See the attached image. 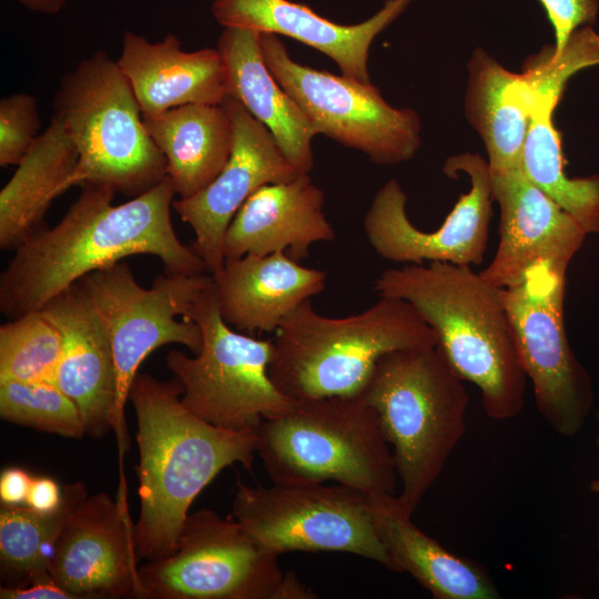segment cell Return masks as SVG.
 <instances>
[{"label": "cell", "mask_w": 599, "mask_h": 599, "mask_svg": "<svg viewBox=\"0 0 599 599\" xmlns=\"http://www.w3.org/2000/svg\"><path fill=\"white\" fill-rule=\"evenodd\" d=\"M78 200L51 229H40L18 248L0 276V311L10 318L40 311L89 273L124 257L156 256L170 275L204 274L193 246L171 222L175 195L166 175L130 201L113 205L115 192L83 184Z\"/></svg>", "instance_id": "cell-1"}, {"label": "cell", "mask_w": 599, "mask_h": 599, "mask_svg": "<svg viewBox=\"0 0 599 599\" xmlns=\"http://www.w3.org/2000/svg\"><path fill=\"white\" fill-rule=\"evenodd\" d=\"M176 378L138 373L128 400L136 416L140 516L134 524L140 560L171 556L197 495L227 466L252 470L256 430L214 426L185 407Z\"/></svg>", "instance_id": "cell-2"}, {"label": "cell", "mask_w": 599, "mask_h": 599, "mask_svg": "<svg viewBox=\"0 0 599 599\" xmlns=\"http://www.w3.org/2000/svg\"><path fill=\"white\" fill-rule=\"evenodd\" d=\"M374 288L382 297L400 298L416 308L454 372L478 387L489 418L520 414L527 376L501 288L470 266L445 262L385 270Z\"/></svg>", "instance_id": "cell-3"}, {"label": "cell", "mask_w": 599, "mask_h": 599, "mask_svg": "<svg viewBox=\"0 0 599 599\" xmlns=\"http://www.w3.org/2000/svg\"><path fill=\"white\" fill-rule=\"evenodd\" d=\"M435 345L434 331L400 298L379 296L362 313L339 318L321 315L308 300L275 331L268 374L294 402L354 396L384 355Z\"/></svg>", "instance_id": "cell-4"}, {"label": "cell", "mask_w": 599, "mask_h": 599, "mask_svg": "<svg viewBox=\"0 0 599 599\" xmlns=\"http://www.w3.org/2000/svg\"><path fill=\"white\" fill-rule=\"evenodd\" d=\"M375 409L402 489L399 508L413 516L466 432L469 397L438 347L390 352L361 393Z\"/></svg>", "instance_id": "cell-5"}, {"label": "cell", "mask_w": 599, "mask_h": 599, "mask_svg": "<svg viewBox=\"0 0 599 599\" xmlns=\"http://www.w3.org/2000/svg\"><path fill=\"white\" fill-rule=\"evenodd\" d=\"M256 432L257 455L272 483L332 480L370 496L396 495L390 446L361 394L295 402Z\"/></svg>", "instance_id": "cell-6"}, {"label": "cell", "mask_w": 599, "mask_h": 599, "mask_svg": "<svg viewBox=\"0 0 599 599\" xmlns=\"http://www.w3.org/2000/svg\"><path fill=\"white\" fill-rule=\"evenodd\" d=\"M53 109L78 150L73 186L99 184L136 196L167 175L129 80L103 50L61 78Z\"/></svg>", "instance_id": "cell-7"}, {"label": "cell", "mask_w": 599, "mask_h": 599, "mask_svg": "<svg viewBox=\"0 0 599 599\" xmlns=\"http://www.w3.org/2000/svg\"><path fill=\"white\" fill-rule=\"evenodd\" d=\"M183 318L199 325L202 347L193 356L170 351L165 364L182 385L181 400L193 414L224 429L257 430L264 419L295 403L270 377L273 341L237 333L223 319L213 280Z\"/></svg>", "instance_id": "cell-8"}, {"label": "cell", "mask_w": 599, "mask_h": 599, "mask_svg": "<svg viewBox=\"0 0 599 599\" xmlns=\"http://www.w3.org/2000/svg\"><path fill=\"white\" fill-rule=\"evenodd\" d=\"M233 518L262 548L290 551H338L397 568L377 531L372 496L337 484L237 481Z\"/></svg>", "instance_id": "cell-9"}, {"label": "cell", "mask_w": 599, "mask_h": 599, "mask_svg": "<svg viewBox=\"0 0 599 599\" xmlns=\"http://www.w3.org/2000/svg\"><path fill=\"white\" fill-rule=\"evenodd\" d=\"M212 282V275H170L155 277L145 288L131 268L121 262L87 274L75 284L101 318L109 334L118 377L113 430L120 461L128 449L124 408L142 362L166 344H182L193 354L202 347V332L192 321H177Z\"/></svg>", "instance_id": "cell-10"}, {"label": "cell", "mask_w": 599, "mask_h": 599, "mask_svg": "<svg viewBox=\"0 0 599 599\" xmlns=\"http://www.w3.org/2000/svg\"><path fill=\"white\" fill-rule=\"evenodd\" d=\"M566 274L565 267L538 262L519 283L501 288V297L539 414L556 434L575 437L586 425L595 394L565 328Z\"/></svg>", "instance_id": "cell-11"}, {"label": "cell", "mask_w": 599, "mask_h": 599, "mask_svg": "<svg viewBox=\"0 0 599 599\" xmlns=\"http://www.w3.org/2000/svg\"><path fill=\"white\" fill-rule=\"evenodd\" d=\"M263 60L301 106L317 134L393 165L410 160L420 145V121L412 109H396L370 83L315 70L294 61L275 33L261 32Z\"/></svg>", "instance_id": "cell-12"}, {"label": "cell", "mask_w": 599, "mask_h": 599, "mask_svg": "<svg viewBox=\"0 0 599 599\" xmlns=\"http://www.w3.org/2000/svg\"><path fill=\"white\" fill-rule=\"evenodd\" d=\"M278 555L233 518L189 514L175 551L140 567L146 599H274L284 577Z\"/></svg>", "instance_id": "cell-13"}, {"label": "cell", "mask_w": 599, "mask_h": 599, "mask_svg": "<svg viewBox=\"0 0 599 599\" xmlns=\"http://www.w3.org/2000/svg\"><path fill=\"white\" fill-rule=\"evenodd\" d=\"M444 172L465 173L470 189L457 201L444 223L432 232L416 227L406 213V194L392 179L375 194L364 217V231L382 258L402 264L445 262L470 266L484 261L491 217V175L481 156H450Z\"/></svg>", "instance_id": "cell-14"}, {"label": "cell", "mask_w": 599, "mask_h": 599, "mask_svg": "<svg viewBox=\"0 0 599 599\" xmlns=\"http://www.w3.org/2000/svg\"><path fill=\"white\" fill-rule=\"evenodd\" d=\"M128 493L87 497L69 516L49 564L50 578L79 598L146 599Z\"/></svg>", "instance_id": "cell-15"}, {"label": "cell", "mask_w": 599, "mask_h": 599, "mask_svg": "<svg viewBox=\"0 0 599 599\" xmlns=\"http://www.w3.org/2000/svg\"><path fill=\"white\" fill-rule=\"evenodd\" d=\"M222 104L229 112L234 134L229 161L205 189L172 203L181 220L193 229V248L210 275L224 264V236L243 203L260 187L290 182L301 174L271 131L243 104L231 97Z\"/></svg>", "instance_id": "cell-16"}, {"label": "cell", "mask_w": 599, "mask_h": 599, "mask_svg": "<svg viewBox=\"0 0 599 599\" xmlns=\"http://www.w3.org/2000/svg\"><path fill=\"white\" fill-rule=\"evenodd\" d=\"M490 175L493 199L500 209L499 243L480 275L505 288L519 283L538 262L568 268L586 238L583 227L520 167Z\"/></svg>", "instance_id": "cell-17"}, {"label": "cell", "mask_w": 599, "mask_h": 599, "mask_svg": "<svg viewBox=\"0 0 599 599\" xmlns=\"http://www.w3.org/2000/svg\"><path fill=\"white\" fill-rule=\"evenodd\" d=\"M59 329L61 355L52 382L79 407L90 437L113 429L118 377L106 328L74 284L40 309Z\"/></svg>", "instance_id": "cell-18"}, {"label": "cell", "mask_w": 599, "mask_h": 599, "mask_svg": "<svg viewBox=\"0 0 599 599\" xmlns=\"http://www.w3.org/2000/svg\"><path fill=\"white\" fill-rule=\"evenodd\" d=\"M412 0H387L373 17L356 24L328 20L308 6L291 0H214L211 11L224 27L290 37L331 58L343 75L370 83L369 48Z\"/></svg>", "instance_id": "cell-19"}, {"label": "cell", "mask_w": 599, "mask_h": 599, "mask_svg": "<svg viewBox=\"0 0 599 599\" xmlns=\"http://www.w3.org/2000/svg\"><path fill=\"white\" fill-rule=\"evenodd\" d=\"M323 205L324 192L308 173L260 187L231 221L224 236V258L278 252L298 262L308 257L313 244L336 237Z\"/></svg>", "instance_id": "cell-20"}, {"label": "cell", "mask_w": 599, "mask_h": 599, "mask_svg": "<svg viewBox=\"0 0 599 599\" xmlns=\"http://www.w3.org/2000/svg\"><path fill=\"white\" fill-rule=\"evenodd\" d=\"M223 319L241 332H275L295 308L326 286V273L284 252L226 258L212 275Z\"/></svg>", "instance_id": "cell-21"}, {"label": "cell", "mask_w": 599, "mask_h": 599, "mask_svg": "<svg viewBox=\"0 0 599 599\" xmlns=\"http://www.w3.org/2000/svg\"><path fill=\"white\" fill-rule=\"evenodd\" d=\"M116 62L133 89L142 114H156L190 103L221 104L227 97L217 48L184 51L173 33L150 42L125 31Z\"/></svg>", "instance_id": "cell-22"}, {"label": "cell", "mask_w": 599, "mask_h": 599, "mask_svg": "<svg viewBox=\"0 0 599 599\" xmlns=\"http://www.w3.org/2000/svg\"><path fill=\"white\" fill-rule=\"evenodd\" d=\"M216 48L224 64L227 97L237 100L271 131L301 173H309L314 164L312 140L317 133L266 67L261 32L224 27Z\"/></svg>", "instance_id": "cell-23"}, {"label": "cell", "mask_w": 599, "mask_h": 599, "mask_svg": "<svg viewBox=\"0 0 599 599\" xmlns=\"http://www.w3.org/2000/svg\"><path fill=\"white\" fill-rule=\"evenodd\" d=\"M379 537L397 572H408L436 599H497L500 593L479 562L455 555L402 511L396 495L372 496Z\"/></svg>", "instance_id": "cell-24"}, {"label": "cell", "mask_w": 599, "mask_h": 599, "mask_svg": "<svg viewBox=\"0 0 599 599\" xmlns=\"http://www.w3.org/2000/svg\"><path fill=\"white\" fill-rule=\"evenodd\" d=\"M77 146L62 121L52 115L0 191V247L18 248L42 229L52 201L73 186Z\"/></svg>", "instance_id": "cell-25"}, {"label": "cell", "mask_w": 599, "mask_h": 599, "mask_svg": "<svg viewBox=\"0 0 599 599\" xmlns=\"http://www.w3.org/2000/svg\"><path fill=\"white\" fill-rule=\"evenodd\" d=\"M142 115L149 134L166 159L167 176L180 197L205 189L229 161L234 134L222 103H190Z\"/></svg>", "instance_id": "cell-26"}, {"label": "cell", "mask_w": 599, "mask_h": 599, "mask_svg": "<svg viewBox=\"0 0 599 599\" xmlns=\"http://www.w3.org/2000/svg\"><path fill=\"white\" fill-rule=\"evenodd\" d=\"M468 121L484 141L491 173L520 167L530 115L519 90V74L505 69L483 49L469 64Z\"/></svg>", "instance_id": "cell-27"}, {"label": "cell", "mask_w": 599, "mask_h": 599, "mask_svg": "<svg viewBox=\"0 0 599 599\" xmlns=\"http://www.w3.org/2000/svg\"><path fill=\"white\" fill-rule=\"evenodd\" d=\"M559 100L532 98L529 126L521 154L524 174L570 214L587 232L599 233V174L569 177L565 172L559 132L552 114Z\"/></svg>", "instance_id": "cell-28"}, {"label": "cell", "mask_w": 599, "mask_h": 599, "mask_svg": "<svg viewBox=\"0 0 599 599\" xmlns=\"http://www.w3.org/2000/svg\"><path fill=\"white\" fill-rule=\"evenodd\" d=\"M85 486L62 488L60 507L49 514L28 506L0 508V566L7 587H26L50 580L49 564L55 542L71 512L87 498Z\"/></svg>", "instance_id": "cell-29"}, {"label": "cell", "mask_w": 599, "mask_h": 599, "mask_svg": "<svg viewBox=\"0 0 599 599\" xmlns=\"http://www.w3.org/2000/svg\"><path fill=\"white\" fill-rule=\"evenodd\" d=\"M62 349L54 324L34 311L0 327V382L52 380Z\"/></svg>", "instance_id": "cell-30"}, {"label": "cell", "mask_w": 599, "mask_h": 599, "mask_svg": "<svg viewBox=\"0 0 599 599\" xmlns=\"http://www.w3.org/2000/svg\"><path fill=\"white\" fill-rule=\"evenodd\" d=\"M0 416L63 437L87 435L78 405L52 380L0 382Z\"/></svg>", "instance_id": "cell-31"}, {"label": "cell", "mask_w": 599, "mask_h": 599, "mask_svg": "<svg viewBox=\"0 0 599 599\" xmlns=\"http://www.w3.org/2000/svg\"><path fill=\"white\" fill-rule=\"evenodd\" d=\"M41 122L37 100L13 93L0 101V165H18L38 139Z\"/></svg>", "instance_id": "cell-32"}, {"label": "cell", "mask_w": 599, "mask_h": 599, "mask_svg": "<svg viewBox=\"0 0 599 599\" xmlns=\"http://www.w3.org/2000/svg\"><path fill=\"white\" fill-rule=\"evenodd\" d=\"M555 31V50L561 51L570 34L596 21L598 0H539Z\"/></svg>", "instance_id": "cell-33"}, {"label": "cell", "mask_w": 599, "mask_h": 599, "mask_svg": "<svg viewBox=\"0 0 599 599\" xmlns=\"http://www.w3.org/2000/svg\"><path fill=\"white\" fill-rule=\"evenodd\" d=\"M62 502V489L49 477L32 478L26 505L39 512L57 510Z\"/></svg>", "instance_id": "cell-34"}, {"label": "cell", "mask_w": 599, "mask_h": 599, "mask_svg": "<svg viewBox=\"0 0 599 599\" xmlns=\"http://www.w3.org/2000/svg\"><path fill=\"white\" fill-rule=\"evenodd\" d=\"M32 476L22 468L11 467L0 476V500L3 505L26 504Z\"/></svg>", "instance_id": "cell-35"}, {"label": "cell", "mask_w": 599, "mask_h": 599, "mask_svg": "<svg viewBox=\"0 0 599 599\" xmlns=\"http://www.w3.org/2000/svg\"><path fill=\"white\" fill-rule=\"evenodd\" d=\"M1 599H75L73 595L62 589L52 579L33 582L26 587L0 588Z\"/></svg>", "instance_id": "cell-36"}, {"label": "cell", "mask_w": 599, "mask_h": 599, "mask_svg": "<svg viewBox=\"0 0 599 599\" xmlns=\"http://www.w3.org/2000/svg\"><path fill=\"white\" fill-rule=\"evenodd\" d=\"M316 595L304 585L293 572L284 573V577L275 592L274 599H312Z\"/></svg>", "instance_id": "cell-37"}, {"label": "cell", "mask_w": 599, "mask_h": 599, "mask_svg": "<svg viewBox=\"0 0 599 599\" xmlns=\"http://www.w3.org/2000/svg\"><path fill=\"white\" fill-rule=\"evenodd\" d=\"M31 11L43 14H57L65 6L67 0H17Z\"/></svg>", "instance_id": "cell-38"}, {"label": "cell", "mask_w": 599, "mask_h": 599, "mask_svg": "<svg viewBox=\"0 0 599 599\" xmlns=\"http://www.w3.org/2000/svg\"><path fill=\"white\" fill-rule=\"evenodd\" d=\"M597 446L599 447V438L597 439ZM589 489L599 496V478L591 480Z\"/></svg>", "instance_id": "cell-39"}, {"label": "cell", "mask_w": 599, "mask_h": 599, "mask_svg": "<svg viewBox=\"0 0 599 599\" xmlns=\"http://www.w3.org/2000/svg\"><path fill=\"white\" fill-rule=\"evenodd\" d=\"M598 551H599V538H598ZM598 575H599V568H598Z\"/></svg>", "instance_id": "cell-40"}, {"label": "cell", "mask_w": 599, "mask_h": 599, "mask_svg": "<svg viewBox=\"0 0 599 599\" xmlns=\"http://www.w3.org/2000/svg\"><path fill=\"white\" fill-rule=\"evenodd\" d=\"M597 418L599 419V410H598V413H597Z\"/></svg>", "instance_id": "cell-41"}]
</instances>
